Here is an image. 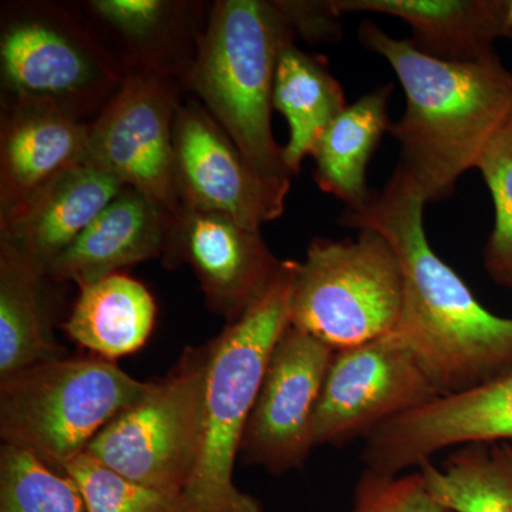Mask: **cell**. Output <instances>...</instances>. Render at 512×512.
I'll return each mask as SVG.
<instances>
[{
  "label": "cell",
  "instance_id": "obj_8",
  "mask_svg": "<svg viewBox=\"0 0 512 512\" xmlns=\"http://www.w3.org/2000/svg\"><path fill=\"white\" fill-rule=\"evenodd\" d=\"M0 70L8 97L49 101L83 121L99 116L126 73L79 20L45 3L3 13Z\"/></svg>",
  "mask_w": 512,
  "mask_h": 512
},
{
  "label": "cell",
  "instance_id": "obj_28",
  "mask_svg": "<svg viewBox=\"0 0 512 512\" xmlns=\"http://www.w3.org/2000/svg\"><path fill=\"white\" fill-rule=\"evenodd\" d=\"M352 512H451L427 490L419 468L386 476L363 471L353 491Z\"/></svg>",
  "mask_w": 512,
  "mask_h": 512
},
{
  "label": "cell",
  "instance_id": "obj_21",
  "mask_svg": "<svg viewBox=\"0 0 512 512\" xmlns=\"http://www.w3.org/2000/svg\"><path fill=\"white\" fill-rule=\"evenodd\" d=\"M392 90V84H384L350 104L313 147L316 184L345 202L346 210L362 207L372 194L366 170L380 140L393 126L387 111Z\"/></svg>",
  "mask_w": 512,
  "mask_h": 512
},
{
  "label": "cell",
  "instance_id": "obj_12",
  "mask_svg": "<svg viewBox=\"0 0 512 512\" xmlns=\"http://www.w3.org/2000/svg\"><path fill=\"white\" fill-rule=\"evenodd\" d=\"M335 350L288 325L276 342L239 457L274 476L299 470L313 450L312 420Z\"/></svg>",
  "mask_w": 512,
  "mask_h": 512
},
{
  "label": "cell",
  "instance_id": "obj_27",
  "mask_svg": "<svg viewBox=\"0 0 512 512\" xmlns=\"http://www.w3.org/2000/svg\"><path fill=\"white\" fill-rule=\"evenodd\" d=\"M494 202V228L485 244L484 268L495 284L512 289V117L478 161Z\"/></svg>",
  "mask_w": 512,
  "mask_h": 512
},
{
  "label": "cell",
  "instance_id": "obj_10",
  "mask_svg": "<svg viewBox=\"0 0 512 512\" xmlns=\"http://www.w3.org/2000/svg\"><path fill=\"white\" fill-rule=\"evenodd\" d=\"M437 397L412 353L392 333L338 350L313 414V447L366 440L383 424Z\"/></svg>",
  "mask_w": 512,
  "mask_h": 512
},
{
  "label": "cell",
  "instance_id": "obj_5",
  "mask_svg": "<svg viewBox=\"0 0 512 512\" xmlns=\"http://www.w3.org/2000/svg\"><path fill=\"white\" fill-rule=\"evenodd\" d=\"M148 386L99 356L26 367L0 379L2 444L32 451L63 473Z\"/></svg>",
  "mask_w": 512,
  "mask_h": 512
},
{
  "label": "cell",
  "instance_id": "obj_25",
  "mask_svg": "<svg viewBox=\"0 0 512 512\" xmlns=\"http://www.w3.org/2000/svg\"><path fill=\"white\" fill-rule=\"evenodd\" d=\"M0 512H87L79 488L32 451L0 448Z\"/></svg>",
  "mask_w": 512,
  "mask_h": 512
},
{
  "label": "cell",
  "instance_id": "obj_29",
  "mask_svg": "<svg viewBox=\"0 0 512 512\" xmlns=\"http://www.w3.org/2000/svg\"><path fill=\"white\" fill-rule=\"evenodd\" d=\"M279 9L291 23L296 36L305 37L308 42H328L339 39L342 32L340 18L328 2H278Z\"/></svg>",
  "mask_w": 512,
  "mask_h": 512
},
{
  "label": "cell",
  "instance_id": "obj_11",
  "mask_svg": "<svg viewBox=\"0 0 512 512\" xmlns=\"http://www.w3.org/2000/svg\"><path fill=\"white\" fill-rule=\"evenodd\" d=\"M175 180L184 207L220 212L259 231L281 217L292 181L256 170L202 104H180L174 123Z\"/></svg>",
  "mask_w": 512,
  "mask_h": 512
},
{
  "label": "cell",
  "instance_id": "obj_17",
  "mask_svg": "<svg viewBox=\"0 0 512 512\" xmlns=\"http://www.w3.org/2000/svg\"><path fill=\"white\" fill-rule=\"evenodd\" d=\"M168 218L143 194L124 187L50 266L47 278L80 288L127 266L161 258Z\"/></svg>",
  "mask_w": 512,
  "mask_h": 512
},
{
  "label": "cell",
  "instance_id": "obj_24",
  "mask_svg": "<svg viewBox=\"0 0 512 512\" xmlns=\"http://www.w3.org/2000/svg\"><path fill=\"white\" fill-rule=\"evenodd\" d=\"M429 493L451 512H512V441L470 443L441 466L419 468Z\"/></svg>",
  "mask_w": 512,
  "mask_h": 512
},
{
  "label": "cell",
  "instance_id": "obj_30",
  "mask_svg": "<svg viewBox=\"0 0 512 512\" xmlns=\"http://www.w3.org/2000/svg\"><path fill=\"white\" fill-rule=\"evenodd\" d=\"M505 30H507V37L512 39V0H507V12H505Z\"/></svg>",
  "mask_w": 512,
  "mask_h": 512
},
{
  "label": "cell",
  "instance_id": "obj_19",
  "mask_svg": "<svg viewBox=\"0 0 512 512\" xmlns=\"http://www.w3.org/2000/svg\"><path fill=\"white\" fill-rule=\"evenodd\" d=\"M86 9L127 52L126 70H157L185 83L195 56L183 50L197 43L190 3L168 0H92ZM190 47L198 46L188 45Z\"/></svg>",
  "mask_w": 512,
  "mask_h": 512
},
{
  "label": "cell",
  "instance_id": "obj_7",
  "mask_svg": "<svg viewBox=\"0 0 512 512\" xmlns=\"http://www.w3.org/2000/svg\"><path fill=\"white\" fill-rule=\"evenodd\" d=\"M210 346L187 348L163 379L97 434L84 453L121 476L183 495L202 443Z\"/></svg>",
  "mask_w": 512,
  "mask_h": 512
},
{
  "label": "cell",
  "instance_id": "obj_26",
  "mask_svg": "<svg viewBox=\"0 0 512 512\" xmlns=\"http://www.w3.org/2000/svg\"><path fill=\"white\" fill-rule=\"evenodd\" d=\"M79 488L87 512H185L183 495H173L121 476L83 453L63 468Z\"/></svg>",
  "mask_w": 512,
  "mask_h": 512
},
{
  "label": "cell",
  "instance_id": "obj_16",
  "mask_svg": "<svg viewBox=\"0 0 512 512\" xmlns=\"http://www.w3.org/2000/svg\"><path fill=\"white\" fill-rule=\"evenodd\" d=\"M123 188L113 175L84 161L0 215V242L47 278L50 266Z\"/></svg>",
  "mask_w": 512,
  "mask_h": 512
},
{
  "label": "cell",
  "instance_id": "obj_6",
  "mask_svg": "<svg viewBox=\"0 0 512 512\" xmlns=\"http://www.w3.org/2000/svg\"><path fill=\"white\" fill-rule=\"evenodd\" d=\"M355 241L316 238L295 261L289 325L330 349L355 348L389 335L402 312V264L373 229Z\"/></svg>",
  "mask_w": 512,
  "mask_h": 512
},
{
  "label": "cell",
  "instance_id": "obj_15",
  "mask_svg": "<svg viewBox=\"0 0 512 512\" xmlns=\"http://www.w3.org/2000/svg\"><path fill=\"white\" fill-rule=\"evenodd\" d=\"M0 127V215L84 163L90 123L49 101L6 97Z\"/></svg>",
  "mask_w": 512,
  "mask_h": 512
},
{
  "label": "cell",
  "instance_id": "obj_23",
  "mask_svg": "<svg viewBox=\"0 0 512 512\" xmlns=\"http://www.w3.org/2000/svg\"><path fill=\"white\" fill-rule=\"evenodd\" d=\"M45 279L15 249L0 242V379L63 357L46 322Z\"/></svg>",
  "mask_w": 512,
  "mask_h": 512
},
{
  "label": "cell",
  "instance_id": "obj_9",
  "mask_svg": "<svg viewBox=\"0 0 512 512\" xmlns=\"http://www.w3.org/2000/svg\"><path fill=\"white\" fill-rule=\"evenodd\" d=\"M175 77L133 67L119 90L90 123L86 163L113 175L167 215L181 210L175 180Z\"/></svg>",
  "mask_w": 512,
  "mask_h": 512
},
{
  "label": "cell",
  "instance_id": "obj_14",
  "mask_svg": "<svg viewBox=\"0 0 512 512\" xmlns=\"http://www.w3.org/2000/svg\"><path fill=\"white\" fill-rule=\"evenodd\" d=\"M367 470L399 476L440 451L512 441V372L464 392L440 396L383 424L365 440Z\"/></svg>",
  "mask_w": 512,
  "mask_h": 512
},
{
  "label": "cell",
  "instance_id": "obj_2",
  "mask_svg": "<svg viewBox=\"0 0 512 512\" xmlns=\"http://www.w3.org/2000/svg\"><path fill=\"white\" fill-rule=\"evenodd\" d=\"M359 42L390 63L406 96L403 116L390 128L402 148L394 173L426 204L446 200L511 119V70L498 56L460 63L424 55L372 20L360 25Z\"/></svg>",
  "mask_w": 512,
  "mask_h": 512
},
{
  "label": "cell",
  "instance_id": "obj_20",
  "mask_svg": "<svg viewBox=\"0 0 512 512\" xmlns=\"http://www.w3.org/2000/svg\"><path fill=\"white\" fill-rule=\"evenodd\" d=\"M156 318V301L146 285L117 272L80 286L63 329L77 345L114 360L144 348Z\"/></svg>",
  "mask_w": 512,
  "mask_h": 512
},
{
  "label": "cell",
  "instance_id": "obj_1",
  "mask_svg": "<svg viewBox=\"0 0 512 512\" xmlns=\"http://www.w3.org/2000/svg\"><path fill=\"white\" fill-rule=\"evenodd\" d=\"M426 202L397 173L339 224L369 228L389 241L402 264V312L392 335L406 346L440 396L512 372V318L477 301L466 282L430 247Z\"/></svg>",
  "mask_w": 512,
  "mask_h": 512
},
{
  "label": "cell",
  "instance_id": "obj_3",
  "mask_svg": "<svg viewBox=\"0 0 512 512\" xmlns=\"http://www.w3.org/2000/svg\"><path fill=\"white\" fill-rule=\"evenodd\" d=\"M295 37L276 0H220L185 79L256 170L278 181L292 175L272 133V96L279 57Z\"/></svg>",
  "mask_w": 512,
  "mask_h": 512
},
{
  "label": "cell",
  "instance_id": "obj_13",
  "mask_svg": "<svg viewBox=\"0 0 512 512\" xmlns=\"http://www.w3.org/2000/svg\"><path fill=\"white\" fill-rule=\"evenodd\" d=\"M167 268L188 265L197 276L208 308L234 322L275 281L279 261L259 231L220 212L181 207L168 218L163 251Z\"/></svg>",
  "mask_w": 512,
  "mask_h": 512
},
{
  "label": "cell",
  "instance_id": "obj_4",
  "mask_svg": "<svg viewBox=\"0 0 512 512\" xmlns=\"http://www.w3.org/2000/svg\"><path fill=\"white\" fill-rule=\"evenodd\" d=\"M295 261H284L271 286L241 318L208 342L204 430L197 467L185 488V512H265L234 483L245 427L269 357L289 325Z\"/></svg>",
  "mask_w": 512,
  "mask_h": 512
},
{
  "label": "cell",
  "instance_id": "obj_18",
  "mask_svg": "<svg viewBox=\"0 0 512 512\" xmlns=\"http://www.w3.org/2000/svg\"><path fill=\"white\" fill-rule=\"evenodd\" d=\"M339 16L382 13L412 29L410 42L424 55L446 62L497 57L494 42L507 37V0H332Z\"/></svg>",
  "mask_w": 512,
  "mask_h": 512
},
{
  "label": "cell",
  "instance_id": "obj_22",
  "mask_svg": "<svg viewBox=\"0 0 512 512\" xmlns=\"http://www.w3.org/2000/svg\"><path fill=\"white\" fill-rule=\"evenodd\" d=\"M272 103L289 124L282 158L293 177L326 127L348 107L345 93L330 73L328 60L308 55L292 43L279 57Z\"/></svg>",
  "mask_w": 512,
  "mask_h": 512
}]
</instances>
